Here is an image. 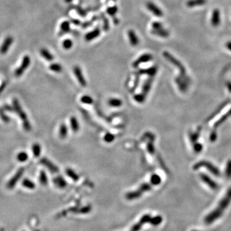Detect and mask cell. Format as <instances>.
I'll list each match as a JSON object with an SVG mask.
<instances>
[{"label": "cell", "mask_w": 231, "mask_h": 231, "mask_svg": "<svg viewBox=\"0 0 231 231\" xmlns=\"http://www.w3.org/2000/svg\"><path fill=\"white\" fill-rule=\"evenodd\" d=\"M24 168H20L18 169V171L16 172V173H15L14 175V176L10 180V181L8 183L7 186L9 188H12L15 186V184L18 182L19 179L22 177L23 174L24 173Z\"/></svg>", "instance_id": "14"}, {"label": "cell", "mask_w": 231, "mask_h": 231, "mask_svg": "<svg viewBox=\"0 0 231 231\" xmlns=\"http://www.w3.org/2000/svg\"><path fill=\"white\" fill-rule=\"evenodd\" d=\"M153 78L154 77H149V78L147 80H146L145 82H144V84L143 85L142 90L141 92V93L144 96H147L148 92H150L152 88V84H153Z\"/></svg>", "instance_id": "16"}, {"label": "cell", "mask_w": 231, "mask_h": 231, "mask_svg": "<svg viewBox=\"0 0 231 231\" xmlns=\"http://www.w3.org/2000/svg\"><path fill=\"white\" fill-rule=\"evenodd\" d=\"M112 1H113V2H116L117 0H112Z\"/></svg>", "instance_id": "57"}, {"label": "cell", "mask_w": 231, "mask_h": 231, "mask_svg": "<svg viewBox=\"0 0 231 231\" xmlns=\"http://www.w3.org/2000/svg\"><path fill=\"white\" fill-rule=\"evenodd\" d=\"M153 59V56L151 54L145 53L141 55L140 57L137 59L134 62H133L132 66L133 68H137V67L141 64L146 63L148 62L151 61Z\"/></svg>", "instance_id": "8"}, {"label": "cell", "mask_w": 231, "mask_h": 231, "mask_svg": "<svg viewBox=\"0 0 231 231\" xmlns=\"http://www.w3.org/2000/svg\"><path fill=\"white\" fill-rule=\"evenodd\" d=\"M128 37L129 39L130 43L132 46H136L140 43V39H139L136 34L133 30L128 31Z\"/></svg>", "instance_id": "19"}, {"label": "cell", "mask_w": 231, "mask_h": 231, "mask_svg": "<svg viewBox=\"0 0 231 231\" xmlns=\"http://www.w3.org/2000/svg\"><path fill=\"white\" fill-rule=\"evenodd\" d=\"M30 64V58L28 55H25L22 60V63L20 65L18 68L15 69L14 72V75L16 77H19L21 76L24 71L27 69Z\"/></svg>", "instance_id": "7"}, {"label": "cell", "mask_w": 231, "mask_h": 231, "mask_svg": "<svg viewBox=\"0 0 231 231\" xmlns=\"http://www.w3.org/2000/svg\"><path fill=\"white\" fill-rule=\"evenodd\" d=\"M146 98V96H144L141 93H140V94L136 95L134 96V97H133V99H134V100L136 102H137L138 104H143V102L145 101Z\"/></svg>", "instance_id": "40"}, {"label": "cell", "mask_w": 231, "mask_h": 231, "mask_svg": "<svg viewBox=\"0 0 231 231\" xmlns=\"http://www.w3.org/2000/svg\"><path fill=\"white\" fill-rule=\"evenodd\" d=\"M158 71V68L157 66H152L150 68H147V69H141L137 71L136 75H146L149 76V77H154L155 75L157 74Z\"/></svg>", "instance_id": "12"}, {"label": "cell", "mask_w": 231, "mask_h": 231, "mask_svg": "<svg viewBox=\"0 0 231 231\" xmlns=\"http://www.w3.org/2000/svg\"><path fill=\"white\" fill-rule=\"evenodd\" d=\"M206 3L207 0H189L186 3V5L189 8H193L202 6Z\"/></svg>", "instance_id": "21"}, {"label": "cell", "mask_w": 231, "mask_h": 231, "mask_svg": "<svg viewBox=\"0 0 231 231\" xmlns=\"http://www.w3.org/2000/svg\"><path fill=\"white\" fill-rule=\"evenodd\" d=\"M162 220L163 218L161 215H157L152 217L150 214H146L143 215L137 223L133 225L128 231H140L146 224H150L156 227L162 222Z\"/></svg>", "instance_id": "2"}, {"label": "cell", "mask_w": 231, "mask_h": 231, "mask_svg": "<svg viewBox=\"0 0 231 231\" xmlns=\"http://www.w3.org/2000/svg\"><path fill=\"white\" fill-rule=\"evenodd\" d=\"M227 87H228V89H229V91L231 92V83H230H230L227 84Z\"/></svg>", "instance_id": "54"}, {"label": "cell", "mask_w": 231, "mask_h": 231, "mask_svg": "<svg viewBox=\"0 0 231 231\" xmlns=\"http://www.w3.org/2000/svg\"><path fill=\"white\" fill-rule=\"evenodd\" d=\"M68 128L65 124H62L59 128V136L61 139H65L68 136Z\"/></svg>", "instance_id": "28"}, {"label": "cell", "mask_w": 231, "mask_h": 231, "mask_svg": "<svg viewBox=\"0 0 231 231\" xmlns=\"http://www.w3.org/2000/svg\"><path fill=\"white\" fill-rule=\"evenodd\" d=\"M7 85V81H4L2 82V84L0 85V95L2 94V92L4 91Z\"/></svg>", "instance_id": "49"}, {"label": "cell", "mask_w": 231, "mask_h": 231, "mask_svg": "<svg viewBox=\"0 0 231 231\" xmlns=\"http://www.w3.org/2000/svg\"><path fill=\"white\" fill-rule=\"evenodd\" d=\"M98 19V16H94L92 17V18L88 21H85L84 23H83L82 24V27L83 28H88L89 27H91V26L96 21H97V19Z\"/></svg>", "instance_id": "38"}, {"label": "cell", "mask_w": 231, "mask_h": 231, "mask_svg": "<svg viewBox=\"0 0 231 231\" xmlns=\"http://www.w3.org/2000/svg\"><path fill=\"white\" fill-rule=\"evenodd\" d=\"M225 46H226V48H227L229 50L231 51V41H229V42H227V43H226Z\"/></svg>", "instance_id": "52"}, {"label": "cell", "mask_w": 231, "mask_h": 231, "mask_svg": "<svg viewBox=\"0 0 231 231\" xmlns=\"http://www.w3.org/2000/svg\"><path fill=\"white\" fill-rule=\"evenodd\" d=\"M202 167L206 168L210 173H213L215 176L219 177L220 175V172L219 171V169L217 167L214 166L213 164H211L208 161H200L195 164L193 168L194 170H197V169H198L200 168H202Z\"/></svg>", "instance_id": "6"}, {"label": "cell", "mask_w": 231, "mask_h": 231, "mask_svg": "<svg viewBox=\"0 0 231 231\" xmlns=\"http://www.w3.org/2000/svg\"><path fill=\"white\" fill-rule=\"evenodd\" d=\"M108 104L112 107H120L123 105V101L120 98H112L108 101Z\"/></svg>", "instance_id": "26"}, {"label": "cell", "mask_w": 231, "mask_h": 231, "mask_svg": "<svg viewBox=\"0 0 231 231\" xmlns=\"http://www.w3.org/2000/svg\"><path fill=\"white\" fill-rule=\"evenodd\" d=\"M70 127L71 128V130L74 132H79V130H80L79 123L76 117L72 116L70 118Z\"/></svg>", "instance_id": "24"}, {"label": "cell", "mask_w": 231, "mask_h": 231, "mask_svg": "<svg viewBox=\"0 0 231 231\" xmlns=\"http://www.w3.org/2000/svg\"><path fill=\"white\" fill-rule=\"evenodd\" d=\"M80 101L84 104L91 105L93 103V99L92 98L91 96L89 95H84L81 97Z\"/></svg>", "instance_id": "33"}, {"label": "cell", "mask_w": 231, "mask_h": 231, "mask_svg": "<svg viewBox=\"0 0 231 231\" xmlns=\"http://www.w3.org/2000/svg\"><path fill=\"white\" fill-rule=\"evenodd\" d=\"M0 117H1V119L5 122H8L10 121L8 116L7 114H5V113H4L2 109L0 111Z\"/></svg>", "instance_id": "48"}, {"label": "cell", "mask_w": 231, "mask_h": 231, "mask_svg": "<svg viewBox=\"0 0 231 231\" xmlns=\"http://www.w3.org/2000/svg\"><path fill=\"white\" fill-rule=\"evenodd\" d=\"M13 37H11V36H8L7 37L5 38L3 44H2L1 48H0V53L2 55L7 53L10 46L13 43Z\"/></svg>", "instance_id": "15"}, {"label": "cell", "mask_w": 231, "mask_h": 231, "mask_svg": "<svg viewBox=\"0 0 231 231\" xmlns=\"http://www.w3.org/2000/svg\"><path fill=\"white\" fill-rule=\"evenodd\" d=\"M32 152L35 157H38L40 155L41 147L39 144L35 143L32 146Z\"/></svg>", "instance_id": "32"}, {"label": "cell", "mask_w": 231, "mask_h": 231, "mask_svg": "<svg viewBox=\"0 0 231 231\" xmlns=\"http://www.w3.org/2000/svg\"><path fill=\"white\" fill-rule=\"evenodd\" d=\"M1 109H0V110H1Z\"/></svg>", "instance_id": "59"}, {"label": "cell", "mask_w": 231, "mask_h": 231, "mask_svg": "<svg viewBox=\"0 0 231 231\" xmlns=\"http://www.w3.org/2000/svg\"><path fill=\"white\" fill-rule=\"evenodd\" d=\"M66 173L69 178H71L73 181L76 182L79 180V176L74 170L71 168H67L66 170Z\"/></svg>", "instance_id": "27"}, {"label": "cell", "mask_w": 231, "mask_h": 231, "mask_svg": "<svg viewBox=\"0 0 231 231\" xmlns=\"http://www.w3.org/2000/svg\"><path fill=\"white\" fill-rule=\"evenodd\" d=\"M113 21H114V24H117L118 23H119V19L117 18L116 17H114V18H113Z\"/></svg>", "instance_id": "53"}, {"label": "cell", "mask_w": 231, "mask_h": 231, "mask_svg": "<svg viewBox=\"0 0 231 231\" xmlns=\"http://www.w3.org/2000/svg\"><path fill=\"white\" fill-rule=\"evenodd\" d=\"M49 68L50 70L55 72V73H60V72L63 71V68H62L61 65H60L58 63L51 64Z\"/></svg>", "instance_id": "34"}, {"label": "cell", "mask_w": 231, "mask_h": 231, "mask_svg": "<svg viewBox=\"0 0 231 231\" xmlns=\"http://www.w3.org/2000/svg\"><path fill=\"white\" fill-rule=\"evenodd\" d=\"M193 231H198V230H193Z\"/></svg>", "instance_id": "58"}, {"label": "cell", "mask_w": 231, "mask_h": 231, "mask_svg": "<svg viewBox=\"0 0 231 231\" xmlns=\"http://www.w3.org/2000/svg\"><path fill=\"white\" fill-rule=\"evenodd\" d=\"M28 158V153L27 152H19L18 153V155L17 156V159L19 161V162H25L27 161V159Z\"/></svg>", "instance_id": "36"}, {"label": "cell", "mask_w": 231, "mask_h": 231, "mask_svg": "<svg viewBox=\"0 0 231 231\" xmlns=\"http://www.w3.org/2000/svg\"><path fill=\"white\" fill-rule=\"evenodd\" d=\"M200 136V130H198L197 131L194 132H190L189 133V140L191 141L193 145L194 143H197V141L198 140V138Z\"/></svg>", "instance_id": "31"}, {"label": "cell", "mask_w": 231, "mask_h": 231, "mask_svg": "<svg viewBox=\"0 0 231 231\" xmlns=\"http://www.w3.org/2000/svg\"><path fill=\"white\" fill-rule=\"evenodd\" d=\"M193 149L195 152H201L202 150V145L201 144L198 143H195L193 144Z\"/></svg>", "instance_id": "47"}, {"label": "cell", "mask_w": 231, "mask_h": 231, "mask_svg": "<svg viewBox=\"0 0 231 231\" xmlns=\"http://www.w3.org/2000/svg\"><path fill=\"white\" fill-rule=\"evenodd\" d=\"M146 149L148 153H150V155H154L155 153L156 150H155V146H154V144L152 141L148 142L146 146Z\"/></svg>", "instance_id": "41"}, {"label": "cell", "mask_w": 231, "mask_h": 231, "mask_svg": "<svg viewBox=\"0 0 231 231\" xmlns=\"http://www.w3.org/2000/svg\"><path fill=\"white\" fill-rule=\"evenodd\" d=\"M71 22L73 23L74 24L77 25V26L80 24V21L79 19H71Z\"/></svg>", "instance_id": "51"}, {"label": "cell", "mask_w": 231, "mask_h": 231, "mask_svg": "<svg viewBox=\"0 0 231 231\" xmlns=\"http://www.w3.org/2000/svg\"><path fill=\"white\" fill-rule=\"evenodd\" d=\"M150 181L153 184L154 186H157L160 184L162 182V178L161 176H159L157 174H153L150 177Z\"/></svg>", "instance_id": "29"}, {"label": "cell", "mask_w": 231, "mask_h": 231, "mask_svg": "<svg viewBox=\"0 0 231 231\" xmlns=\"http://www.w3.org/2000/svg\"><path fill=\"white\" fill-rule=\"evenodd\" d=\"M73 72H74V74L76 76V79L78 80V81L79 82V84L82 87H85L87 85L86 80L84 78V76L83 73H82V69H80V68L79 66H76L74 67Z\"/></svg>", "instance_id": "9"}, {"label": "cell", "mask_w": 231, "mask_h": 231, "mask_svg": "<svg viewBox=\"0 0 231 231\" xmlns=\"http://www.w3.org/2000/svg\"><path fill=\"white\" fill-rule=\"evenodd\" d=\"M73 41H72L71 39H65L63 43V46L65 50L71 49L72 48V46H73Z\"/></svg>", "instance_id": "42"}, {"label": "cell", "mask_w": 231, "mask_h": 231, "mask_svg": "<svg viewBox=\"0 0 231 231\" xmlns=\"http://www.w3.org/2000/svg\"><path fill=\"white\" fill-rule=\"evenodd\" d=\"M225 175L228 178H231V160L229 161L225 168Z\"/></svg>", "instance_id": "45"}, {"label": "cell", "mask_w": 231, "mask_h": 231, "mask_svg": "<svg viewBox=\"0 0 231 231\" xmlns=\"http://www.w3.org/2000/svg\"><path fill=\"white\" fill-rule=\"evenodd\" d=\"M73 1V0H64V2L66 3H71V2H72Z\"/></svg>", "instance_id": "55"}, {"label": "cell", "mask_w": 231, "mask_h": 231, "mask_svg": "<svg viewBox=\"0 0 231 231\" xmlns=\"http://www.w3.org/2000/svg\"><path fill=\"white\" fill-rule=\"evenodd\" d=\"M13 108L15 112L17 113L18 115L19 116L20 119L22 120L23 122V127L24 128V130L29 132L32 130V125H31L28 119L27 115L24 111L23 110L21 106L19 101L14 98L13 100Z\"/></svg>", "instance_id": "4"}, {"label": "cell", "mask_w": 231, "mask_h": 231, "mask_svg": "<svg viewBox=\"0 0 231 231\" xmlns=\"http://www.w3.org/2000/svg\"><path fill=\"white\" fill-rule=\"evenodd\" d=\"M147 9L149 11L151 12L154 15H156V17L161 18L163 15V12L161 10V9L158 7L156 4H154L152 2H148L146 5Z\"/></svg>", "instance_id": "11"}, {"label": "cell", "mask_w": 231, "mask_h": 231, "mask_svg": "<svg viewBox=\"0 0 231 231\" xmlns=\"http://www.w3.org/2000/svg\"><path fill=\"white\" fill-rule=\"evenodd\" d=\"M39 181L44 186L48 184V177L44 171H41L39 175Z\"/></svg>", "instance_id": "35"}, {"label": "cell", "mask_w": 231, "mask_h": 231, "mask_svg": "<svg viewBox=\"0 0 231 231\" xmlns=\"http://www.w3.org/2000/svg\"><path fill=\"white\" fill-rule=\"evenodd\" d=\"M100 17L103 20V29L105 31V32H107L108 30H109V19H108L105 14L104 13H101L100 14Z\"/></svg>", "instance_id": "30"}, {"label": "cell", "mask_w": 231, "mask_h": 231, "mask_svg": "<svg viewBox=\"0 0 231 231\" xmlns=\"http://www.w3.org/2000/svg\"><path fill=\"white\" fill-rule=\"evenodd\" d=\"M3 107H4V109L7 111H14V108L11 107L10 105H4Z\"/></svg>", "instance_id": "50"}, {"label": "cell", "mask_w": 231, "mask_h": 231, "mask_svg": "<svg viewBox=\"0 0 231 231\" xmlns=\"http://www.w3.org/2000/svg\"><path fill=\"white\" fill-rule=\"evenodd\" d=\"M70 30V23L68 21H65L60 24L59 35H64L66 33H68Z\"/></svg>", "instance_id": "22"}, {"label": "cell", "mask_w": 231, "mask_h": 231, "mask_svg": "<svg viewBox=\"0 0 231 231\" xmlns=\"http://www.w3.org/2000/svg\"><path fill=\"white\" fill-rule=\"evenodd\" d=\"M101 33V30L99 27H96L93 30L91 31L89 33H87L85 36V39L87 42L94 40L95 39L98 37Z\"/></svg>", "instance_id": "17"}, {"label": "cell", "mask_w": 231, "mask_h": 231, "mask_svg": "<svg viewBox=\"0 0 231 231\" xmlns=\"http://www.w3.org/2000/svg\"><path fill=\"white\" fill-rule=\"evenodd\" d=\"M114 140H115V136L111 133H107L104 137V140L108 143H112Z\"/></svg>", "instance_id": "43"}, {"label": "cell", "mask_w": 231, "mask_h": 231, "mask_svg": "<svg viewBox=\"0 0 231 231\" xmlns=\"http://www.w3.org/2000/svg\"><path fill=\"white\" fill-rule=\"evenodd\" d=\"M107 13L111 15V17H114L115 15L118 11V8L117 6H112L107 8Z\"/></svg>", "instance_id": "37"}, {"label": "cell", "mask_w": 231, "mask_h": 231, "mask_svg": "<svg viewBox=\"0 0 231 231\" xmlns=\"http://www.w3.org/2000/svg\"><path fill=\"white\" fill-rule=\"evenodd\" d=\"M110 0H105V3H108L109 2Z\"/></svg>", "instance_id": "56"}, {"label": "cell", "mask_w": 231, "mask_h": 231, "mask_svg": "<svg viewBox=\"0 0 231 231\" xmlns=\"http://www.w3.org/2000/svg\"><path fill=\"white\" fill-rule=\"evenodd\" d=\"M220 23V12L218 8H215L212 14L211 24L214 27H217Z\"/></svg>", "instance_id": "18"}, {"label": "cell", "mask_w": 231, "mask_h": 231, "mask_svg": "<svg viewBox=\"0 0 231 231\" xmlns=\"http://www.w3.org/2000/svg\"><path fill=\"white\" fill-rule=\"evenodd\" d=\"M163 56L164 58L169 62V63H171L175 66H176L177 68L180 70V75L178 76L182 77V78L183 79H189V76L187 75L186 68L183 66V64L181 63V62H180L178 60H177L175 57H174L171 53H169V52H168V51H164Z\"/></svg>", "instance_id": "5"}, {"label": "cell", "mask_w": 231, "mask_h": 231, "mask_svg": "<svg viewBox=\"0 0 231 231\" xmlns=\"http://www.w3.org/2000/svg\"><path fill=\"white\" fill-rule=\"evenodd\" d=\"M53 182L55 186L59 188H64L67 186V182L65 179L61 176H58L54 178Z\"/></svg>", "instance_id": "23"}, {"label": "cell", "mask_w": 231, "mask_h": 231, "mask_svg": "<svg viewBox=\"0 0 231 231\" xmlns=\"http://www.w3.org/2000/svg\"><path fill=\"white\" fill-rule=\"evenodd\" d=\"M200 178H201L202 182H204L205 184H207V186H208L210 188H211L212 189L215 190L218 188V184L216 182H214L211 178H210L208 175H207L202 173V174H200Z\"/></svg>", "instance_id": "13"}, {"label": "cell", "mask_w": 231, "mask_h": 231, "mask_svg": "<svg viewBox=\"0 0 231 231\" xmlns=\"http://www.w3.org/2000/svg\"><path fill=\"white\" fill-rule=\"evenodd\" d=\"M153 184L150 181V182H146L142 184L140 188L136 189L135 191H130L126 194V198L128 200H133L140 198L143 196L144 193L150 191L153 187Z\"/></svg>", "instance_id": "3"}, {"label": "cell", "mask_w": 231, "mask_h": 231, "mask_svg": "<svg viewBox=\"0 0 231 231\" xmlns=\"http://www.w3.org/2000/svg\"><path fill=\"white\" fill-rule=\"evenodd\" d=\"M23 186L28 189H34L35 188V184L30 180L26 178L23 181Z\"/></svg>", "instance_id": "39"}, {"label": "cell", "mask_w": 231, "mask_h": 231, "mask_svg": "<svg viewBox=\"0 0 231 231\" xmlns=\"http://www.w3.org/2000/svg\"><path fill=\"white\" fill-rule=\"evenodd\" d=\"M40 54L44 59H45L48 61H51L54 59L53 55L51 54L48 50L45 48H43L40 50Z\"/></svg>", "instance_id": "25"}, {"label": "cell", "mask_w": 231, "mask_h": 231, "mask_svg": "<svg viewBox=\"0 0 231 231\" xmlns=\"http://www.w3.org/2000/svg\"><path fill=\"white\" fill-rule=\"evenodd\" d=\"M231 203V188L225 194V196L220 200L217 207L214 208L211 212H210L204 218L205 224L210 225L214 223L223 215L225 209H227Z\"/></svg>", "instance_id": "1"}, {"label": "cell", "mask_w": 231, "mask_h": 231, "mask_svg": "<svg viewBox=\"0 0 231 231\" xmlns=\"http://www.w3.org/2000/svg\"><path fill=\"white\" fill-rule=\"evenodd\" d=\"M39 162L41 164H43L44 166H45L46 168H47L49 169V171L51 172L57 173L59 171L58 167L55 166L52 162L50 161L49 159L47 158L43 157L40 159Z\"/></svg>", "instance_id": "10"}, {"label": "cell", "mask_w": 231, "mask_h": 231, "mask_svg": "<svg viewBox=\"0 0 231 231\" xmlns=\"http://www.w3.org/2000/svg\"><path fill=\"white\" fill-rule=\"evenodd\" d=\"M152 29L153 30H158V29H161L163 28L162 24L159 21H155L153 22L152 24Z\"/></svg>", "instance_id": "46"}, {"label": "cell", "mask_w": 231, "mask_h": 231, "mask_svg": "<svg viewBox=\"0 0 231 231\" xmlns=\"http://www.w3.org/2000/svg\"><path fill=\"white\" fill-rule=\"evenodd\" d=\"M75 9L76 10L77 13H78L79 14V15H80L81 17L85 18L86 16L87 11H86V10H84L83 8H82L80 6H79V5H76V6L75 7Z\"/></svg>", "instance_id": "44"}, {"label": "cell", "mask_w": 231, "mask_h": 231, "mask_svg": "<svg viewBox=\"0 0 231 231\" xmlns=\"http://www.w3.org/2000/svg\"><path fill=\"white\" fill-rule=\"evenodd\" d=\"M151 33L153 35H157L158 37H160L162 38H167L169 35V32L166 29L164 28L158 29V30H153L152 29L151 30Z\"/></svg>", "instance_id": "20"}]
</instances>
